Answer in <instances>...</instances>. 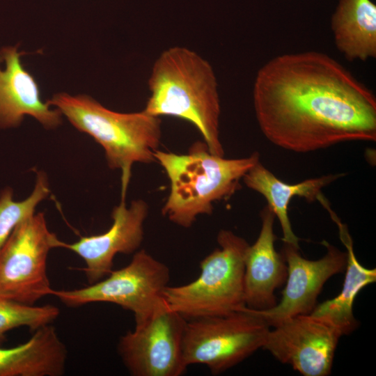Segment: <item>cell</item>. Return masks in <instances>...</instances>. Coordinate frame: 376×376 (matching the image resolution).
<instances>
[{
  "label": "cell",
  "mask_w": 376,
  "mask_h": 376,
  "mask_svg": "<svg viewBox=\"0 0 376 376\" xmlns=\"http://www.w3.org/2000/svg\"><path fill=\"white\" fill-rule=\"evenodd\" d=\"M59 241L48 229L43 212L18 224L0 249V297L34 305L50 295L47 258Z\"/></svg>",
  "instance_id": "obj_8"
},
{
  "label": "cell",
  "mask_w": 376,
  "mask_h": 376,
  "mask_svg": "<svg viewBox=\"0 0 376 376\" xmlns=\"http://www.w3.org/2000/svg\"><path fill=\"white\" fill-rule=\"evenodd\" d=\"M24 54L17 46L0 51V127H17L30 116L46 129L56 128L62 113L41 100L37 82L22 63Z\"/></svg>",
  "instance_id": "obj_13"
},
{
  "label": "cell",
  "mask_w": 376,
  "mask_h": 376,
  "mask_svg": "<svg viewBox=\"0 0 376 376\" xmlns=\"http://www.w3.org/2000/svg\"><path fill=\"white\" fill-rule=\"evenodd\" d=\"M25 343L0 346V376H61L67 360L66 347L49 324L35 331Z\"/></svg>",
  "instance_id": "obj_16"
},
{
  "label": "cell",
  "mask_w": 376,
  "mask_h": 376,
  "mask_svg": "<svg viewBox=\"0 0 376 376\" xmlns=\"http://www.w3.org/2000/svg\"><path fill=\"white\" fill-rule=\"evenodd\" d=\"M324 207L338 227L340 240L346 248L347 263L340 293L333 299L317 304L310 314L336 328L341 336L349 335L359 324L353 313L354 299L363 288L376 281V269L367 268L359 262L347 226L341 222L329 204Z\"/></svg>",
  "instance_id": "obj_15"
},
{
  "label": "cell",
  "mask_w": 376,
  "mask_h": 376,
  "mask_svg": "<svg viewBox=\"0 0 376 376\" xmlns=\"http://www.w3.org/2000/svg\"><path fill=\"white\" fill-rule=\"evenodd\" d=\"M169 279V267L141 249L127 265L112 270L104 279L85 288L52 289L50 295L68 307L94 302L115 304L132 312L136 324L166 304L163 295Z\"/></svg>",
  "instance_id": "obj_7"
},
{
  "label": "cell",
  "mask_w": 376,
  "mask_h": 376,
  "mask_svg": "<svg viewBox=\"0 0 376 376\" xmlns=\"http://www.w3.org/2000/svg\"><path fill=\"white\" fill-rule=\"evenodd\" d=\"M148 84L150 95L144 111L191 123L211 153L224 155L219 137L218 84L206 59L187 47H169L155 60Z\"/></svg>",
  "instance_id": "obj_2"
},
{
  "label": "cell",
  "mask_w": 376,
  "mask_h": 376,
  "mask_svg": "<svg viewBox=\"0 0 376 376\" xmlns=\"http://www.w3.org/2000/svg\"><path fill=\"white\" fill-rule=\"evenodd\" d=\"M331 27L337 49L348 61L376 57V6L371 0H339Z\"/></svg>",
  "instance_id": "obj_18"
},
{
  "label": "cell",
  "mask_w": 376,
  "mask_h": 376,
  "mask_svg": "<svg viewBox=\"0 0 376 376\" xmlns=\"http://www.w3.org/2000/svg\"><path fill=\"white\" fill-rule=\"evenodd\" d=\"M270 327L255 310L244 306L226 315L186 321L185 364H202L219 375L263 348Z\"/></svg>",
  "instance_id": "obj_6"
},
{
  "label": "cell",
  "mask_w": 376,
  "mask_h": 376,
  "mask_svg": "<svg viewBox=\"0 0 376 376\" xmlns=\"http://www.w3.org/2000/svg\"><path fill=\"white\" fill-rule=\"evenodd\" d=\"M253 102L263 134L288 150L308 152L376 140L375 95L324 53H288L269 60L256 74Z\"/></svg>",
  "instance_id": "obj_1"
},
{
  "label": "cell",
  "mask_w": 376,
  "mask_h": 376,
  "mask_svg": "<svg viewBox=\"0 0 376 376\" xmlns=\"http://www.w3.org/2000/svg\"><path fill=\"white\" fill-rule=\"evenodd\" d=\"M261 228L244 256V302L254 310H267L278 303L275 291L288 276L287 264L274 247L275 214L267 205L260 212Z\"/></svg>",
  "instance_id": "obj_14"
},
{
  "label": "cell",
  "mask_w": 376,
  "mask_h": 376,
  "mask_svg": "<svg viewBox=\"0 0 376 376\" xmlns=\"http://www.w3.org/2000/svg\"><path fill=\"white\" fill-rule=\"evenodd\" d=\"M187 320L163 305L122 336L119 355L133 376H180L187 369L182 338Z\"/></svg>",
  "instance_id": "obj_9"
},
{
  "label": "cell",
  "mask_w": 376,
  "mask_h": 376,
  "mask_svg": "<svg viewBox=\"0 0 376 376\" xmlns=\"http://www.w3.org/2000/svg\"><path fill=\"white\" fill-rule=\"evenodd\" d=\"M345 174H330L309 178L297 184H288L276 178L258 161L243 177L247 187L263 195L267 206L278 218L285 244L300 249L299 238L292 230L288 217V205L295 196L308 201H317L321 189Z\"/></svg>",
  "instance_id": "obj_17"
},
{
  "label": "cell",
  "mask_w": 376,
  "mask_h": 376,
  "mask_svg": "<svg viewBox=\"0 0 376 376\" xmlns=\"http://www.w3.org/2000/svg\"><path fill=\"white\" fill-rule=\"evenodd\" d=\"M126 190H122L120 204L111 214L113 223L104 233L81 237L73 243L59 241L58 248L68 249L81 258L89 284L106 277L112 270L116 254H130L136 251L143 240V224L148 205L143 200L133 201L129 207L125 202Z\"/></svg>",
  "instance_id": "obj_12"
},
{
  "label": "cell",
  "mask_w": 376,
  "mask_h": 376,
  "mask_svg": "<svg viewBox=\"0 0 376 376\" xmlns=\"http://www.w3.org/2000/svg\"><path fill=\"white\" fill-rule=\"evenodd\" d=\"M322 244L327 249L325 255L308 260L301 256L299 249L284 243L281 253L287 264L288 276L281 298L272 308L255 310L270 327L288 318L310 314L324 283L334 275L344 272L347 252L325 240Z\"/></svg>",
  "instance_id": "obj_11"
},
{
  "label": "cell",
  "mask_w": 376,
  "mask_h": 376,
  "mask_svg": "<svg viewBox=\"0 0 376 376\" xmlns=\"http://www.w3.org/2000/svg\"><path fill=\"white\" fill-rule=\"evenodd\" d=\"M219 248L200 263L193 281L168 285L164 299L168 307L187 320L226 315L245 306L244 256L248 242L228 230L217 237Z\"/></svg>",
  "instance_id": "obj_5"
},
{
  "label": "cell",
  "mask_w": 376,
  "mask_h": 376,
  "mask_svg": "<svg viewBox=\"0 0 376 376\" xmlns=\"http://www.w3.org/2000/svg\"><path fill=\"white\" fill-rule=\"evenodd\" d=\"M154 157L170 182L162 214L186 228L198 216L212 214L214 202L234 194L244 175L259 161L256 152L239 159L214 155L204 141L194 143L186 154L157 150Z\"/></svg>",
  "instance_id": "obj_3"
},
{
  "label": "cell",
  "mask_w": 376,
  "mask_h": 376,
  "mask_svg": "<svg viewBox=\"0 0 376 376\" xmlns=\"http://www.w3.org/2000/svg\"><path fill=\"white\" fill-rule=\"evenodd\" d=\"M50 192L47 175L37 173L36 182L31 194L25 200L15 201L11 188L4 189L0 194V249L14 228L24 219L35 214L37 205Z\"/></svg>",
  "instance_id": "obj_19"
},
{
  "label": "cell",
  "mask_w": 376,
  "mask_h": 376,
  "mask_svg": "<svg viewBox=\"0 0 376 376\" xmlns=\"http://www.w3.org/2000/svg\"><path fill=\"white\" fill-rule=\"evenodd\" d=\"M340 332L311 314L288 318L269 329L263 349L304 376L331 372Z\"/></svg>",
  "instance_id": "obj_10"
},
{
  "label": "cell",
  "mask_w": 376,
  "mask_h": 376,
  "mask_svg": "<svg viewBox=\"0 0 376 376\" xmlns=\"http://www.w3.org/2000/svg\"><path fill=\"white\" fill-rule=\"evenodd\" d=\"M59 313L54 305H26L0 297V346L6 341L8 331L26 327L35 331L54 322Z\"/></svg>",
  "instance_id": "obj_20"
},
{
  "label": "cell",
  "mask_w": 376,
  "mask_h": 376,
  "mask_svg": "<svg viewBox=\"0 0 376 376\" xmlns=\"http://www.w3.org/2000/svg\"><path fill=\"white\" fill-rule=\"evenodd\" d=\"M47 102L103 148L109 167L122 171V186L127 187L134 163L155 161L154 154L162 138L159 117L143 110L113 111L87 95L58 93Z\"/></svg>",
  "instance_id": "obj_4"
}]
</instances>
